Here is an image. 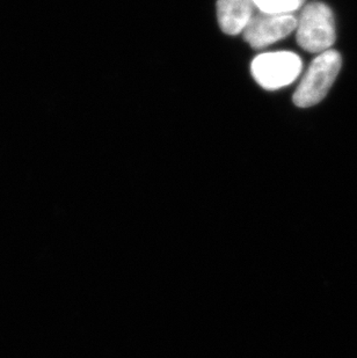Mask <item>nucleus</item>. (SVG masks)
<instances>
[{
	"label": "nucleus",
	"mask_w": 357,
	"mask_h": 358,
	"mask_svg": "<svg viewBox=\"0 0 357 358\" xmlns=\"http://www.w3.org/2000/svg\"><path fill=\"white\" fill-rule=\"evenodd\" d=\"M304 3L305 0H254L256 10L270 14H293Z\"/></svg>",
	"instance_id": "6"
},
{
	"label": "nucleus",
	"mask_w": 357,
	"mask_h": 358,
	"mask_svg": "<svg viewBox=\"0 0 357 358\" xmlns=\"http://www.w3.org/2000/svg\"><path fill=\"white\" fill-rule=\"evenodd\" d=\"M342 58L337 50L325 51L314 58L293 93V101L300 108H309L323 101L341 70Z\"/></svg>",
	"instance_id": "1"
},
{
	"label": "nucleus",
	"mask_w": 357,
	"mask_h": 358,
	"mask_svg": "<svg viewBox=\"0 0 357 358\" xmlns=\"http://www.w3.org/2000/svg\"><path fill=\"white\" fill-rule=\"evenodd\" d=\"M254 0H217L218 24L225 34L243 33L255 13Z\"/></svg>",
	"instance_id": "5"
},
{
	"label": "nucleus",
	"mask_w": 357,
	"mask_h": 358,
	"mask_svg": "<svg viewBox=\"0 0 357 358\" xmlns=\"http://www.w3.org/2000/svg\"><path fill=\"white\" fill-rule=\"evenodd\" d=\"M297 19L293 14L255 12L244 29V38L254 49H261L286 38L296 31Z\"/></svg>",
	"instance_id": "4"
},
{
	"label": "nucleus",
	"mask_w": 357,
	"mask_h": 358,
	"mask_svg": "<svg viewBox=\"0 0 357 358\" xmlns=\"http://www.w3.org/2000/svg\"><path fill=\"white\" fill-rule=\"evenodd\" d=\"M303 62L290 51H275L256 56L251 64L253 78L268 91L289 86L300 77Z\"/></svg>",
	"instance_id": "3"
},
{
	"label": "nucleus",
	"mask_w": 357,
	"mask_h": 358,
	"mask_svg": "<svg viewBox=\"0 0 357 358\" xmlns=\"http://www.w3.org/2000/svg\"><path fill=\"white\" fill-rule=\"evenodd\" d=\"M296 38L307 52L319 55L330 50L337 33L333 12L326 3L314 1L304 7L297 20Z\"/></svg>",
	"instance_id": "2"
}]
</instances>
